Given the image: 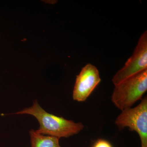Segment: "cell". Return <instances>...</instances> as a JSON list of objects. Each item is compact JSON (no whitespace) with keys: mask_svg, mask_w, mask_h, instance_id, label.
I'll return each instance as SVG.
<instances>
[{"mask_svg":"<svg viewBox=\"0 0 147 147\" xmlns=\"http://www.w3.org/2000/svg\"><path fill=\"white\" fill-rule=\"evenodd\" d=\"M14 114L29 115L33 116L38 121L39 127L35 130L37 133L57 138H68L78 134L84 129L81 122L75 123L47 113L35 100L31 107L26 108Z\"/></svg>","mask_w":147,"mask_h":147,"instance_id":"cell-1","label":"cell"},{"mask_svg":"<svg viewBox=\"0 0 147 147\" xmlns=\"http://www.w3.org/2000/svg\"><path fill=\"white\" fill-rule=\"evenodd\" d=\"M147 90V69L115 86L111 100L121 111L131 108Z\"/></svg>","mask_w":147,"mask_h":147,"instance_id":"cell-2","label":"cell"},{"mask_svg":"<svg viewBox=\"0 0 147 147\" xmlns=\"http://www.w3.org/2000/svg\"><path fill=\"white\" fill-rule=\"evenodd\" d=\"M115 123L119 129L128 127L139 134L142 147H147V97L146 96L136 107L121 111Z\"/></svg>","mask_w":147,"mask_h":147,"instance_id":"cell-3","label":"cell"},{"mask_svg":"<svg viewBox=\"0 0 147 147\" xmlns=\"http://www.w3.org/2000/svg\"><path fill=\"white\" fill-rule=\"evenodd\" d=\"M147 69V32L141 35L132 55L122 68L113 76L112 82L118 85L130 76Z\"/></svg>","mask_w":147,"mask_h":147,"instance_id":"cell-4","label":"cell"},{"mask_svg":"<svg viewBox=\"0 0 147 147\" xmlns=\"http://www.w3.org/2000/svg\"><path fill=\"white\" fill-rule=\"evenodd\" d=\"M101 81L99 71L91 64H88L82 69L76 76L72 97L78 102L85 101Z\"/></svg>","mask_w":147,"mask_h":147,"instance_id":"cell-5","label":"cell"},{"mask_svg":"<svg viewBox=\"0 0 147 147\" xmlns=\"http://www.w3.org/2000/svg\"><path fill=\"white\" fill-rule=\"evenodd\" d=\"M29 134L31 147H61L59 139L57 137L38 134L33 129L29 131Z\"/></svg>","mask_w":147,"mask_h":147,"instance_id":"cell-6","label":"cell"},{"mask_svg":"<svg viewBox=\"0 0 147 147\" xmlns=\"http://www.w3.org/2000/svg\"><path fill=\"white\" fill-rule=\"evenodd\" d=\"M92 147H113L112 144L107 140L99 139L93 145Z\"/></svg>","mask_w":147,"mask_h":147,"instance_id":"cell-7","label":"cell"}]
</instances>
